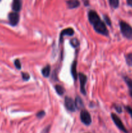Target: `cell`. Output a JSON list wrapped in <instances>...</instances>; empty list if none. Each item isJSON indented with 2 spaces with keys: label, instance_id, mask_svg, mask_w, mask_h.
Returning <instances> with one entry per match:
<instances>
[{
  "label": "cell",
  "instance_id": "6da1fadb",
  "mask_svg": "<svg viewBox=\"0 0 132 133\" xmlns=\"http://www.w3.org/2000/svg\"><path fill=\"white\" fill-rule=\"evenodd\" d=\"M88 19L91 24L93 26L94 30L98 33L104 36H108V31L106 25L102 22L99 16L94 10H90L88 12Z\"/></svg>",
  "mask_w": 132,
  "mask_h": 133
},
{
  "label": "cell",
  "instance_id": "7a4b0ae2",
  "mask_svg": "<svg viewBox=\"0 0 132 133\" xmlns=\"http://www.w3.org/2000/svg\"><path fill=\"white\" fill-rule=\"evenodd\" d=\"M120 27L123 36L129 40H132V27L124 21L120 22Z\"/></svg>",
  "mask_w": 132,
  "mask_h": 133
},
{
  "label": "cell",
  "instance_id": "3957f363",
  "mask_svg": "<svg viewBox=\"0 0 132 133\" xmlns=\"http://www.w3.org/2000/svg\"><path fill=\"white\" fill-rule=\"evenodd\" d=\"M111 118H112L113 121L114 122L115 124L116 125V127H117L120 130V131H122V132H124L125 133H128V131H127V129H126V127H124V124H123L122 122L121 119L119 118V117L117 116H116L115 114H113V113L111 114Z\"/></svg>",
  "mask_w": 132,
  "mask_h": 133
},
{
  "label": "cell",
  "instance_id": "277c9868",
  "mask_svg": "<svg viewBox=\"0 0 132 133\" xmlns=\"http://www.w3.org/2000/svg\"><path fill=\"white\" fill-rule=\"evenodd\" d=\"M80 119L85 125H89L91 123V117L87 110H83L80 112Z\"/></svg>",
  "mask_w": 132,
  "mask_h": 133
},
{
  "label": "cell",
  "instance_id": "5b68a950",
  "mask_svg": "<svg viewBox=\"0 0 132 133\" xmlns=\"http://www.w3.org/2000/svg\"><path fill=\"white\" fill-rule=\"evenodd\" d=\"M65 106L69 111L75 112L76 109L75 101L69 97H66L65 98Z\"/></svg>",
  "mask_w": 132,
  "mask_h": 133
},
{
  "label": "cell",
  "instance_id": "8992f818",
  "mask_svg": "<svg viewBox=\"0 0 132 133\" xmlns=\"http://www.w3.org/2000/svg\"><path fill=\"white\" fill-rule=\"evenodd\" d=\"M78 77L80 83V91H81L82 94H83L84 95H85L86 94V91H85V85L86 84L87 77L86 75H84L82 73H79Z\"/></svg>",
  "mask_w": 132,
  "mask_h": 133
},
{
  "label": "cell",
  "instance_id": "52a82bcc",
  "mask_svg": "<svg viewBox=\"0 0 132 133\" xmlns=\"http://www.w3.org/2000/svg\"><path fill=\"white\" fill-rule=\"evenodd\" d=\"M9 23L11 25L15 26L19 22V14L17 13V12H10L9 14Z\"/></svg>",
  "mask_w": 132,
  "mask_h": 133
},
{
  "label": "cell",
  "instance_id": "ba28073f",
  "mask_svg": "<svg viewBox=\"0 0 132 133\" xmlns=\"http://www.w3.org/2000/svg\"><path fill=\"white\" fill-rule=\"evenodd\" d=\"M74 30L72 28H67L63 30L60 33V41L62 42L63 40V37L65 35H68V36H72L74 34Z\"/></svg>",
  "mask_w": 132,
  "mask_h": 133
},
{
  "label": "cell",
  "instance_id": "9c48e42d",
  "mask_svg": "<svg viewBox=\"0 0 132 133\" xmlns=\"http://www.w3.org/2000/svg\"><path fill=\"white\" fill-rule=\"evenodd\" d=\"M67 6L69 9H75L80 6V3L78 0H69L67 1Z\"/></svg>",
  "mask_w": 132,
  "mask_h": 133
},
{
  "label": "cell",
  "instance_id": "30bf717a",
  "mask_svg": "<svg viewBox=\"0 0 132 133\" xmlns=\"http://www.w3.org/2000/svg\"><path fill=\"white\" fill-rule=\"evenodd\" d=\"M12 7L14 12L19 11L21 8V0H13Z\"/></svg>",
  "mask_w": 132,
  "mask_h": 133
},
{
  "label": "cell",
  "instance_id": "8fae6325",
  "mask_svg": "<svg viewBox=\"0 0 132 133\" xmlns=\"http://www.w3.org/2000/svg\"><path fill=\"white\" fill-rule=\"evenodd\" d=\"M76 64H77V62L76 61H75L72 62V66H71V74H72L75 80L77 79L78 77L77 71H76Z\"/></svg>",
  "mask_w": 132,
  "mask_h": 133
},
{
  "label": "cell",
  "instance_id": "7c38bea8",
  "mask_svg": "<svg viewBox=\"0 0 132 133\" xmlns=\"http://www.w3.org/2000/svg\"><path fill=\"white\" fill-rule=\"evenodd\" d=\"M50 66L49 65H47L45 67H44L41 70V74L43 75V77H48L50 75Z\"/></svg>",
  "mask_w": 132,
  "mask_h": 133
},
{
  "label": "cell",
  "instance_id": "4fadbf2b",
  "mask_svg": "<svg viewBox=\"0 0 132 133\" xmlns=\"http://www.w3.org/2000/svg\"><path fill=\"white\" fill-rule=\"evenodd\" d=\"M75 105H76V107L78 109H80L84 107V103L83 101L82 100V99L80 97L78 96L77 97H76V100H75Z\"/></svg>",
  "mask_w": 132,
  "mask_h": 133
},
{
  "label": "cell",
  "instance_id": "5bb4252c",
  "mask_svg": "<svg viewBox=\"0 0 132 133\" xmlns=\"http://www.w3.org/2000/svg\"><path fill=\"white\" fill-rule=\"evenodd\" d=\"M55 89L56 91L57 94L60 96H62L65 92V89L63 88V87L60 85H56L55 86Z\"/></svg>",
  "mask_w": 132,
  "mask_h": 133
},
{
  "label": "cell",
  "instance_id": "9a60e30c",
  "mask_svg": "<svg viewBox=\"0 0 132 133\" xmlns=\"http://www.w3.org/2000/svg\"><path fill=\"white\" fill-rule=\"evenodd\" d=\"M110 5L114 9H116L119 7V0H109Z\"/></svg>",
  "mask_w": 132,
  "mask_h": 133
},
{
  "label": "cell",
  "instance_id": "2e32d148",
  "mask_svg": "<svg viewBox=\"0 0 132 133\" xmlns=\"http://www.w3.org/2000/svg\"><path fill=\"white\" fill-rule=\"evenodd\" d=\"M126 60L127 64L132 67V53L127 55L126 57Z\"/></svg>",
  "mask_w": 132,
  "mask_h": 133
},
{
  "label": "cell",
  "instance_id": "e0dca14e",
  "mask_svg": "<svg viewBox=\"0 0 132 133\" xmlns=\"http://www.w3.org/2000/svg\"><path fill=\"white\" fill-rule=\"evenodd\" d=\"M70 44H71V45H72L73 48H77V47H78L79 45H80V42H79V41L76 38L72 39V40H71V42H70Z\"/></svg>",
  "mask_w": 132,
  "mask_h": 133
},
{
  "label": "cell",
  "instance_id": "ac0fdd59",
  "mask_svg": "<svg viewBox=\"0 0 132 133\" xmlns=\"http://www.w3.org/2000/svg\"><path fill=\"white\" fill-rule=\"evenodd\" d=\"M14 64H15V66L16 67L17 69L19 70L21 68V62L19 61V60L16 59L15 61H14Z\"/></svg>",
  "mask_w": 132,
  "mask_h": 133
},
{
  "label": "cell",
  "instance_id": "d6986e66",
  "mask_svg": "<svg viewBox=\"0 0 132 133\" xmlns=\"http://www.w3.org/2000/svg\"><path fill=\"white\" fill-rule=\"evenodd\" d=\"M45 115V112L43 110H41V111L38 112L36 114V116L38 118H42L43 117H44V116Z\"/></svg>",
  "mask_w": 132,
  "mask_h": 133
},
{
  "label": "cell",
  "instance_id": "ffe728a7",
  "mask_svg": "<svg viewBox=\"0 0 132 133\" xmlns=\"http://www.w3.org/2000/svg\"><path fill=\"white\" fill-rule=\"evenodd\" d=\"M22 77L25 81H28L30 79V75L27 73H22Z\"/></svg>",
  "mask_w": 132,
  "mask_h": 133
},
{
  "label": "cell",
  "instance_id": "44dd1931",
  "mask_svg": "<svg viewBox=\"0 0 132 133\" xmlns=\"http://www.w3.org/2000/svg\"><path fill=\"white\" fill-rule=\"evenodd\" d=\"M104 20L105 22H106V23H107L108 25H111V21H110V19L109 18L108 16H104Z\"/></svg>",
  "mask_w": 132,
  "mask_h": 133
},
{
  "label": "cell",
  "instance_id": "7402d4cb",
  "mask_svg": "<svg viewBox=\"0 0 132 133\" xmlns=\"http://www.w3.org/2000/svg\"><path fill=\"white\" fill-rule=\"evenodd\" d=\"M114 107H115V109L118 112H122V108L121 107L119 106L118 105H114Z\"/></svg>",
  "mask_w": 132,
  "mask_h": 133
},
{
  "label": "cell",
  "instance_id": "603a6c76",
  "mask_svg": "<svg viewBox=\"0 0 132 133\" xmlns=\"http://www.w3.org/2000/svg\"><path fill=\"white\" fill-rule=\"evenodd\" d=\"M126 110L128 112V113L130 114L131 117L132 118V108L129 106H126Z\"/></svg>",
  "mask_w": 132,
  "mask_h": 133
},
{
  "label": "cell",
  "instance_id": "cb8c5ba5",
  "mask_svg": "<svg viewBox=\"0 0 132 133\" xmlns=\"http://www.w3.org/2000/svg\"><path fill=\"white\" fill-rule=\"evenodd\" d=\"M49 128H50V126H49V127H47V128H45V129L41 132V133H48V132H49Z\"/></svg>",
  "mask_w": 132,
  "mask_h": 133
},
{
  "label": "cell",
  "instance_id": "d4e9b609",
  "mask_svg": "<svg viewBox=\"0 0 132 133\" xmlns=\"http://www.w3.org/2000/svg\"><path fill=\"white\" fill-rule=\"evenodd\" d=\"M127 3H128L129 6L132 7V0H127Z\"/></svg>",
  "mask_w": 132,
  "mask_h": 133
},
{
  "label": "cell",
  "instance_id": "484cf974",
  "mask_svg": "<svg viewBox=\"0 0 132 133\" xmlns=\"http://www.w3.org/2000/svg\"><path fill=\"white\" fill-rule=\"evenodd\" d=\"M129 94H130V96H131L132 97V88H129Z\"/></svg>",
  "mask_w": 132,
  "mask_h": 133
},
{
  "label": "cell",
  "instance_id": "4316f807",
  "mask_svg": "<svg viewBox=\"0 0 132 133\" xmlns=\"http://www.w3.org/2000/svg\"><path fill=\"white\" fill-rule=\"evenodd\" d=\"M0 1H1V0H0Z\"/></svg>",
  "mask_w": 132,
  "mask_h": 133
}]
</instances>
